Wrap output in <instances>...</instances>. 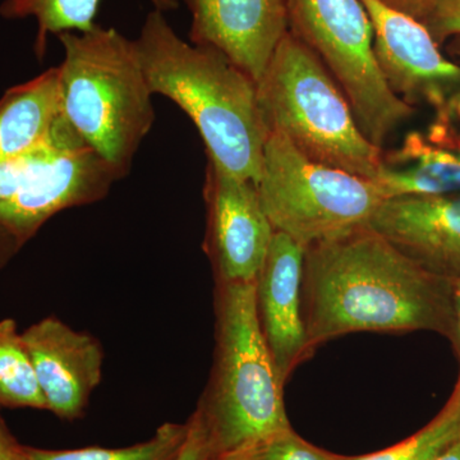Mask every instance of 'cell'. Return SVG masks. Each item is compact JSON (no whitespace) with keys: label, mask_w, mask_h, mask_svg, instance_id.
<instances>
[{"label":"cell","mask_w":460,"mask_h":460,"mask_svg":"<svg viewBox=\"0 0 460 460\" xmlns=\"http://www.w3.org/2000/svg\"><path fill=\"white\" fill-rule=\"evenodd\" d=\"M22 246L20 239L0 224V269L4 268Z\"/></svg>","instance_id":"cell-27"},{"label":"cell","mask_w":460,"mask_h":460,"mask_svg":"<svg viewBox=\"0 0 460 460\" xmlns=\"http://www.w3.org/2000/svg\"><path fill=\"white\" fill-rule=\"evenodd\" d=\"M204 198L205 248L217 283L256 281L275 234L257 184L208 162Z\"/></svg>","instance_id":"cell-9"},{"label":"cell","mask_w":460,"mask_h":460,"mask_svg":"<svg viewBox=\"0 0 460 460\" xmlns=\"http://www.w3.org/2000/svg\"><path fill=\"white\" fill-rule=\"evenodd\" d=\"M381 2L396 9V11L416 18L420 22L429 13L432 5L435 4L436 0H381Z\"/></svg>","instance_id":"cell-26"},{"label":"cell","mask_w":460,"mask_h":460,"mask_svg":"<svg viewBox=\"0 0 460 460\" xmlns=\"http://www.w3.org/2000/svg\"><path fill=\"white\" fill-rule=\"evenodd\" d=\"M257 99L268 135L279 133L314 163L376 180L383 148L363 135L343 91L292 32L257 83Z\"/></svg>","instance_id":"cell-5"},{"label":"cell","mask_w":460,"mask_h":460,"mask_svg":"<svg viewBox=\"0 0 460 460\" xmlns=\"http://www.w3.org/2000/svg\"><path fill=\"white\" fill-rule=\"evenodd\" d=\"M341 456L308 443L290 426L223 454L217 460H341Z\"/></svg>","instance_id":"cell-22"},{"label":"cell","mask_w":460,"mask_h":460,"mask_svg":"<svg viewBox=\"0 0 460 460\" xmlns=\"http://www.w3.org/2000/svg\"><path fill=\"white\" fill-rule=\"evenodd\" d=\"M432 460H460V441Z\"/></svg>","instance_id":"cell-30"},{"label":"cell","mask_w":460,"mask_h":460,"mask_svg":"<svg viewBox=\"0 0 460 460\" xmlns=\"http://www.w3.org/2000/svg\"><path fill=\"white\" fill-rule=\"evenodd\" d=\"M80 146H86V145L78 137L77 133L66 123L62 115L56 129L47 141L26 153L0 162V204L18 195L58 156Z\"/></svg>","instance_id":"cell-21"},{"label":"cell","mask_w":460,"mask_h":460,"mask_svg":"<svg viewBox=\"0 0 460 460\" xmlns=\"http://www.w3.org/2000/svg\"><path fill=\"white\" fill-rule=\"evenodd\" d=\"M60 111L91 150L128 174L155 122L153 96L135 42L113 27L58 35Z\"/></svg>","instance_id":"cell-3"},{"label":"cell","mask_w":460,"mask_h":460,"mask_svg":"<svg viewBox=\"0 0 460 460\" xmlns=\"http://www.w3.org/2000/svg\"><path fill=\"white\" fill-rule=\"evenodd\" d=\"M257 190L275 232L305 248L366 226L386 199L376 181L314 163L277 132L266 138Z\"/></svg>","instance_id":"cell-6"},{"label":"cell","mask_w":460,"mask_h":460,"mask_svg":"<svg viewBox=\"0 0 460 460\" xmlns=\"http://www.w3.org/2000/svg\"><path fill=\"white\" fill-rule=\"evenodd\" d=\"M189 422L186 440L181 445L180 454L175 460H217L214 445L211 443L208 426L199 410L193 411Z\"/></svg>","instance_id":"cell-24"},{"label":"cell","mask_w":460,"mask_h":460,"mask_svg":"<svg viewBox=\"0 0 460 460\" xmlns=\"http://www.w3.org/2000/svg\"><path fill=\"white\" fill-rule=\"evenodd\" d=\"M368 226L423 270L460 279V193L385 199Z\"/></svg>","instance_id":"cell-10"},{"label":"cell","mask_w":460,"mask_h":460,"mask_svg":"<svg viewBox=\"0 0 460 460\" xmlns=\"http://www.w3.org/2000/svg\"><path fill=\"white\" fill-rule=\"evenodd\" d=\"M217 348L198 408L217 456L290 428L279 371L260 326L255 281L217 283Z\"/></svg>","instance_id":"cell-4"},{"label":"cell","mask_w":460,"mask_h":460,"mask_svg":"<svg viewBox=\"0 0 460 460\" xmlns=\"http://www.w3.org/2000/svg\"><path fill=\"white\" fill-rule=\"evenodd\" d=\"M120 172L87 146L66 151L18 195L0 204V224L25 244L50 217L108 195Z\"/></svg>","instance_id":"cell-12"},{"label":"cell","mask_w":460,"mask_h":460,"mask_svg":"<svg viewBox=\"0 0 460 460\" xmlns=\"http://www.w3.org/2000/svg\"><path fill=\"white\" fill-rule=\"evenodd\" d=\"M190 41L214 48L256 83L289 31V0H187Z\"/></svg>","instance_id":"cell-13"},{"label":"cell","mask_w":460,"mask_h":460,"mask_svg":"<svg viewBox=\"0 0 460 460\" xmlns=\"http://www.w3.org/2000/svg\"><path fill=\"white\" fill-rule=\"evenodd\" d=\"M48 411L59 419L83 416L102 378V344L57 317H45L21 334Z\"/></svg>","instance_id":"cell-11"},{"label":"cell","mask_w":460,"mask_h":460,"mask_svg":"<svg viewBox=\"0 0 460 460\" xmlns=\"http://www.w3.org/2000/svg\"><path fill=\"white\" fill-rule=\"evenodd\" d=\"M0 460H29L26 447L17 443L0 419Z\"/></svg>","instance_id":"cell-25"},{"label":"cell","mask_w":460,"mask_h":460,"mask_svg":"<svg viewBox=\"0 0 460 460\" xmlns=\"http://www.w3.org/2000/svg\"><path fill=\"white\" fill-rule=\"evenodd\" d=\"M447 42V57L450 58L454 63L460 66V36H458V38L450 39V40Z\"/></svg>","instance_id":"cell-29"},{"label":"cell","mask_w":460,"mask_h":460,"mask_svg":"<svg viewBox=\"0 0 460 460\" xmlns=\"http://www.w3.org/2000/svg\"><path fill=\"white\" fill-rule=\"evenodd\" d=\"M305 252L292 238L275 232L255 281L260 326L284 383L313 352L302 314Z\"/></svg>","instance_id":"cell-14"},{"label":"cell","mask_w":460,"mask_h":460,"mask_svg":"<svg viewBox=\"0 0 460 460\" xmlns=\"http://www.w3.org/2000/svg\"><path fill=\"white\" fill-rule=\"evenodd\" d=\"M0 407L48 410L14 320H0Z\"/></svg>","instance_id":"cell-18"},{"label":"cell","mask_w":460,"mask_h":460,"mask_svg":"<svg viewBox=\"0 0 460 460\" xmlns=\"http://www.w3.org/2000/svg\"><path fill=\"white\" fill-rule=\"evenodd\" d=\"M289 31L328 69L372 144L383 148L416 111L381 74L374 29L361 0H289Z\"/></svg>","instance_id":"cell-7"},{"label":"cell","mask_w":460,"mask_h":460,"mask_svg":"<svg viewBox=\"0 0 460 460\" xmlns=\"http://www.w3.org/2000/svg\"><path fill=\"white\" fill-rule=\"evenodd\" d=\"M438 45L460 36V0H436L420 21Z\"/></svg>","instance_id":"cell-23"},{"label":"cell","mask_w":460,"mask_h":460,"mask_svg":"<svg viewBox=\"0 0 460 460\" xmlns=\"http://www.w3.org/2000/svg\"><path fill=\"white\" fill-rule=\"evenodd\" d=\"M133 42L151 93L189 115L208 162L257 184L268 129L256 81L219 50L184 41L157 9Z\"/></svg>","instance_id":"cell-2"},{"label":"cell","mask_w":460,"mask_h":460,"mask_svg":"<svg viewBox=\"0 0 460 460\" xmlns=\"http://www.w3.org/2000/svg\"><path fill=\"white\" fill-rule=\"evenodd\" d=\"M460 441V395L453 392L449 401L425 428L387 449L341 460H432Z\"/></svg>","instance_id":"cell-20"},{"label":"cell","mask_w":460,"mask_h":460,"mask_svg":"<svg viewBox=\"0 0 460 460\" xmlns=\"http://www.w3.org/2000/svg\"><path fill=\"white\" fill-rule=\"evenodd\" d=\"M374 29V49L390 90L414 107L425 102L443 111L460 99V66L416 18L381 0H361Z\"/></svg>","instance_id":"cell-8"},{"label":"cell","mask_w":460,"mask_h":460,"mask_svg":"<svg viewBox=\"0 0 460 460\" xmlns=\"http://www.w3.org/2000/svg\"><path fill=\"white\" fill-rule=\"evenodd\" d=\"M375 181L386 199L460 193V145L453 144L443 124L429 136L411 133L401 147L384 151Z\"/></svg>","instance_id":"cell-15"},{"label":"cell","mask_w":460,"mask_h":460,"mask_svg":"<svg viewBox=\"0 0 460 460\" xmlns=\"http://www.w3.org/2000/svg\"><path fill=\"white\" fill-rule=\"evenodd\" d=\"M160 12L174 11L178 0H150ZM100 0H5L0 13L5 18L33 17L38 22L36 53L45 50L48 35L63 32H89L95 29Z\"/></svg>","instance_id":"cell-17"},{"label":"cell","mask_w":460,"mask_h":460,"mask_svg":"<svg viewBox=\"0 0 460 460\" xmlns=\"http://www.w3.org/2000/svg\"><path fill=\"white\" fill-rule=\"evenodd\" d=\"M60 118L57 68L12 87L0 99V162L47 141Z\"/></svg>","instance_id":"cell-16"},{"label":"cell","mask_w":460,"mask_h":460,"mask_svg":"<svg viewBox=\"0 0 460 460\" xmlns=\"http://www.w3.org/2000/svg\"><path fill=\"white\" fill-rule=\"evenodd\" d=\"M189 422H168L156 429L153 438L132 447L107 449L83 447L71 450H45L26 447L29 460H175L186 440Z\"/></svg>","instance_id":"cell-19"},{"label":"cell","mask_w":460,"mask_h":460,"mask_svg":"<svg viewBox=\"0 0 460 460\" xmlns=\"http://www.w3.org/2000/svg\"><path fill=\"white\" fill-rule=\"evenodd\" d=\"M454 307H456V332H458V343H456V350L458 352L460 359V279L454 281ZM454 393L460 395V372Z\"/></svg>","instance_id":"cell-28"},{"label":"cell","mask_w":460,"mask_h":460,"mask_svg":"<svg viewBox=\"0 0 460 460\" xmlns=\"http://www.w3.org/2000/svg\"><path fill=\"white\" fill-rule=\"evenodd\" d=\"M302 314L311 350L357 332L425 330L458 343L454 281L423 270L368 224L305 248Z\"/></svg>","instance_id":"cell-1"}]
</instances>
